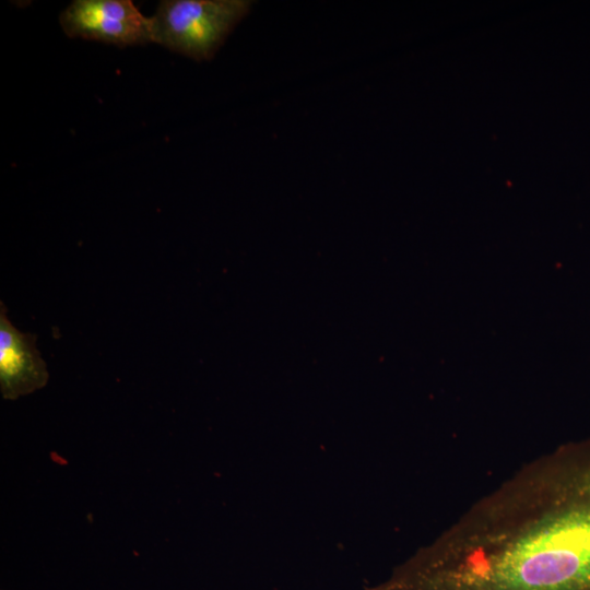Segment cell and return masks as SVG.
Instances as JSON below:
<instances>
[{
    "label": "cell",
    "mask_w": 590,
    "mask_h": 590,
    "mask_svg": "<svg viewBox=\"0 0 590 590\" xmlns=\"http://www.w3.org/2000/svg\"><path fill=\"white\" fill-rule=\"evenodd\" d=\"M385 590H590V437L519 471Z\"/></svg>",
    "instance_id": "6da1fadb"
},
{
    "label": "cell",
    "mask_w": 590,
    "mask_h": 590,
    "mask_svg": "<svg viewBox=\"0 0 590 590\" xmlns=\"http://www.w3.org/2000/svg\"><path fill=\"white\" fill-rule=\"evenodd\" d=\"M249 0H166L150 17L152 42L194 60L211 59L249 13Z\"/></svg>",
    "instance_id": "7a4b0ae2"
},
{
    "label": "cell",
    "mask_w": 590,
    "mask_h": 590,
    "mask_svg": "<svg viewBox=\"0 0 590 590\" xmlns=\"http://www.w3.org/2000/svg\"><path fill=\"white\" fill-rule=\"evenodd\" d=\"M63 32L119 47L152 42L151 19L130 0H75L60 15Z\"/></svg>",
    "instance_id": "3957f363"
},
{
    "label": "cell",
    "mask_w": 590,
    "mask_h": 590,
    "mask_svg": "<svg viewBox=\"0 0 590 590\" xmlns=\"http://www.w3.org/2000/svg\"><path fill=\"white\" fill-rule=\"evenodd\" d=\"M36 335L19 331L0 304V389L7 400L44 387L49 378L46 363L36 347Z\"/></svg>",
    "instance_id": "277c9868"
}]
</instances>
